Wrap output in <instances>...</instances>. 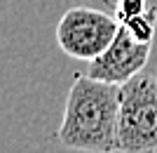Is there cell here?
I'll return each mask as SVG.
<instances>
[{
	"label": "cell",
	"mask_w": 157,
	"mask_h": 153,
	"mask_svg": "<svg viewBox=\"0 0 157 153\" xmlns=\"http://www.w3.org/2000/svg\"><path fill=\"white\" fill-rule=\"evenodd\" d=\"M120 85L78 75L66 99L56 137L61 146L82 153H117Z\"/></svg>",
	"instance_id": "6da1fadb"
},
{
	"label": "cell",
	"mask_w": 157,
	"mask_h": 153,
	"mask_svg": "<svg viewBox=\"0 0 157 153\" xmlns=\"http://www.w3.org/2000/svg\"><path fill=\"white\" fill-rule=\"evenodd\" d=\"M117 153H157V75L138 73L120 85Z\"/></svg>",
	"instance_id": "7a4b0ae2"
},
{
	"label": "cell",
	"mask_w": 157,
	"mask_h": 153,
	"mask_svg": "<svg viewBox=\"0 0 157 153\" xmlns=\"http://www.w3.org/2000/svg\"><path fill=\"white\" fill-rule=\"evenodd\" d=\"M117 31V17H110L94 7H71L56 24V42L61 52L73 59L94 61L108 50Z\"/></svg>",
	"instance_id": "3957f363"
},
{
	"label": "cell",
	"mask_w": 157,
	"mask_h": 153,
	"mask_svg": "<svg viewBox=\"0 0 157 153\" xmlns=\"http://www.w3.org/2000/svg\"><path fill=\"white\" fill-rule=\"evenodd\" d=\"M152 42H143L131 33L127 26L120 24V31L115 35L108 50L98 54L94 61H89V73L92 78L110 83V85H124L134 75L143 73L145 64L150 59Z\"/></svg>",
	"instance_id": "277c9868"
},
{
	"label": "cell",
	"mask_w": 157,
	"mask_h": 153,
	"mask_svg": "<svg viewBox=\"0 0 157 153\" xmlns=\"http://www.w3.org/2000/svg\"><path fill=\"white\" fill-rule=\"evenodd\" d=\"M120 24L127 26L138 40H143V42H152L155 26H157V10H155V7H150V10H145V12L136 14V17H129V19L120 21Z\"/></svg>",
	"instance_id": "5b68a950"
},
{
	"label": "cell",
	"mask_w": 157,
	"mask_h": 153,
	"mask_svg": "<svg viewBox=\"0 0 157 153\" xmlns=\"http://www.w3.org/2000/svg\"><path fill=\"white\" fill-rule=\"evenodd\" d=\"M150 0H117V19L124 21L129 17H136V14L150 10Z\"/></svg>",
	"instance_id": "8992f818"
}]
</instances>
